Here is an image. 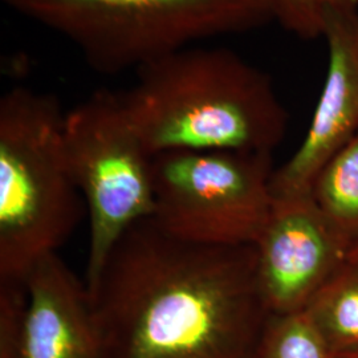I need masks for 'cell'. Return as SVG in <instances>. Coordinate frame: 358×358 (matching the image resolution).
<instances>
[{
  "mask_svg": "<svg viewBox=\"0 0 358 358\" xmlns=\"http://www.w3.org/2000/svg\"><path fill=\"white\" fill-rule=\"evenodd\" d=\"M120 92L148 153L235 150L273 153L288 113L272 78L222 47L190 45L140 66Z\"/></svg>",
  "mask_w": 358,
  "mask_h": 358,
  "instance_id": "2",
  "label": "cell"
},
{
  "mask_svg": "<svg viewBox=\"0 0 358 358\" xmlns=\"http://www.w3.org/2000/svg\"><path fill=\"white\" fill-rule=\"evenodd\" d=\"M329 60L307 134L294 155L275 169V199L309 195L324 166L358 131V11L331 13L324 35Z\"/></svg>",
  "mask_w": 358,
  "mask_h": 358,
  "instance_id": "8",
  "label": "cell"
},
{
  "mask_svg": "<svg viewBox=\"0 0 358 358\" xmlns=\"http://www.w3.org/2000/svg\"><path fill=\"white\" fill-rule=\"evenodd\" d=\"M27 301L24 280H0V358H17Z\"/></svg>",
  "mask_w": 358,
  "mask_h": 358,
  "instance_id": "14",
  "label": "cell"
},
{
  "mask_svg": "<svg viewBox=\"0 0 358 358\" xmlns=\"http://www.w3.org/2000/svg\"><path fill=\"white\" fill-rule=\"evenodd\" d=\"M349 256L350 257H357L358 259V241L356 243L353 244V247H352V250L349 252Z\"/></svg>",
  "mask_w": 358,
  "mask_h": 358,
  "instance_id": "16",
  "label": "cell"
},
{
  "mask_svg": "<svg viewBox=\"0 0 358 358\" xmlns=\"http://www.w3.org/2000/svg\"><path fill=\"white\" fill-rule=\"evenodd\" d=\"M275 22L301 40L322 38L331 13L358 11V0H271Z\"/></svg>",
  "mask_w": 358,
  "mask_h": 358,
  "instance_id": "13",
  "label": "cell"
},
{
  "mask_svg": "<svg viewBox=\"0 0 358 358\" xmlns=\"http://www.w3.org/2000/svg\"><path fill=\"white\" fill-rule=\"evenodd\" d=\"M65 152L90 219L87 287L117 242L154 215L152 157L133 127L120 92L100 90L65 115Z\"/></svg>",
  "mask_w": 358,
  "mask_h": 358,
  "instance_id": "6",
  "label": "cell"
},
{
  "mask_svg": "<svg viewBox=\"0 0 358 358\" xmlns=\"http://www.w3.org/2000/svg\"><path fill=\"white\" fill-rule=\"evenodd\" d=\"M254 245L259 289L276 316L304 312L350 252L310 194L275 199Z\"/></svg>",
  "mask_w": 358,
  "mask_h": 358,
  "instance_id": "7",
  "label": "cell"
},
{
  "mask_svg": "<svg viewBox=\"0 0 358 358\" xmlns=\"http://www.w3.org/2000/svg\"><path fill=\"white\" fill-rule=\"evenodd\" d=\"M273 153L169 150L152 157L154 222L174 238L254 245L273 207Z\"/></svg>",
  "mask_w": 358,
  "mask_h": 358,
  "instance_id": "5",
  "label": "cell"
},
{
  "mask_svg": "<svg viewBox=\"0 0 358 358\" xmlns=\"http://www.w3.org/2000/svg\"><path fill=\"white\" fill-rule=\"evenodd\" d=\"M69 40L101 75L275 22L271 0H3Z\"/></svg>",
  "mask_w": 358,
  "mask_h": 358,
  "instance_id": "4",
  "label": "cell"
},
{
  "mask_svg": "<svg viewBox=\"0 0 358 358\" xmlns=\"http://www.w3.org/2000/svg\"><path fill=\"white\" fill-rule=\"evenodd\" d=\"M56 94L26 87L0 99V280H24L56 254L81 217Z\"/></svg>",
  "mask_w": 358,
  "mask_h": 358,
  "instance_id": "3",
  "label": "cell"
},
{
  "mask_svg": "<svg viewBox=\"0 0 358 358\" xmlns=\"http://www.w3.org/2000/svg\"><path fill=\"white\" fill-rule=\"evenodd\" d=\"M333 358H358V349H356V350H348V352L334 353Z\"/></svg>",
  "mask_w": 358,
  "mask_h": 358,
  "instance_id": "15",
  "label": "cell"
},
{
  "mask_svg": "<svg viewBox=\"0 0 358 358\" xmlns=\"http://www.w3.org/2000/svg\"><path fill=\"white\" fill-rule=\"evenodd\" d=\"M333 353L358 349V259L341 267L304 310Z\"/></svg>",
  "mask_w": 358,
  "mask_h": 358,
  "instance_id": "10",
  "label": "cell"
},
{
  "mask_svg": "<svg viewBox=\"0 0 358 358\" xmlns=\"http://www.w3.org/2000/svg\"><path fill=\"white\" fill-rule=\"evenodd\" d=\"M310 196L352 250L358 241V131L321 170Z\"/></svg>",
  "mask_w": 358,
  "mask_h": 358,
  "instance_id": "11",
  "label": "cell"
},
{
  "mask_svg": "<svg viewBox=\"0 0 358 358\" xmlns=\"http://www.w3.org/2000/svg\"><path fill=\"white\" fill-rule=\"evenodd\" d=\"M87 288L103 358H247L271 316L255 245L186 242L152 217L122 235Z\"/></svg>",
  "mask_w": 358,
  "mask_h": 358,
  "instance_id": "1",
  "label": "cell"
},
{
  "mask_svg": "<svg viewBox=\"0 0 358 358\" xmlns=\"http://www.w3.org/2000/svg\"><path fill=\"white\" fill-rule=\"evenodd\" d=\"M306 312L271 315L247 358H333Z\"/></svg>",
  "mask_w": 358,
  "mask_h": 358,
  "instance_id": "12",
  "label": "cell"
},
{
  "mask_svg": "<svg viewBox=\"0 0 358 358\" xmlns=\"http://www.w3.org/2000/svg\"><path fill=\"white\" fill-rule=\"evenodd\" d=\"M24 282L28 301L17 358H103L87 282L57 252L38 259Z\"/></svg>",
  "mask_w": 358,
  "mask_h": 358,
  "instance_id": "9",
  "label": "cell"
}]
</instances>
